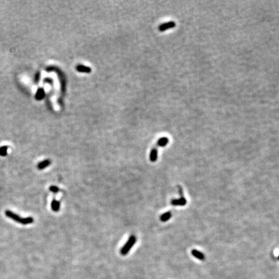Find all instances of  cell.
Returning a JSON list of instances; mask_svg holds the SVG:
<instances>
[{
  "label": "cell",
  "instance_id": "cell-1",
  "mask_svg": "<svg viewBox=\"0 0 279 279\" xmlns=\"http://www.w3.org/2000/svg\"><path fill=\"white\" fill-rule=\"evenodd\" d=\"M5 215L10 218L12 220H14L18 223H20L23 225H27L34 222V218L31 216H29L26 218H22L20 216L14 213V212H12L9 210H6L5 211Z\"/></svg>",
  "mask_w": 279,
  "mask_h": 279
},
{
  "label": "cell",
  "instance_id": "cell-2",
  "mask_svg": "<svg viewBox=\"0 0 279 279\" xmlns=\"http://www.w3.org/2000/svg\"><path fill=\"white\" fill-rule=\"evenodd\" d=\"M136 240H137L136 237L135 235H131L129 238L127 242H126L125 244L122 248L120 250L121 255L123 256L127 255V253L131 251V248L133 247V245L136 244Z\"/></svg>",
  "mask_w": 279,
  "mask_h": 279
},
{
  "label": "cell",
  "instance_id": "cell-3",
  "mask_svg": "<svg viewBox=\"0 0 279 279\" xmlns=\"http://www.w3.org/2000/svg\"><path fill=\"white\" fill-rule=\"evenodd\" d=\"M176 25V23L175 22H169L168 23H165L164 24H162L159 26V30L160 31H165V30H168L169 29L174 28Z\"/></svg>",
  "mask_w": 279,
  "mask_h": 279
},
{
  "label": "cell",
  "instance_id": "cell-4",
  "mask_svg": "<svg viewBox=\"0 0 279 279\" xmlns=\"http://www.w3.org/2000/svg\"><path fill=\"white\" fill-rule=\"evenodd\" d=\"M186 204H187V200L184 197L182 196L178 199H174L171 201V204L173 205H180V206H184Z\"/></svg>",
  "mask_w": 279,
  "mask_h": 279
},
{
  "label": "cell",
  "instance_id": "cell-5",
  "mask_svg": "<svg viewBox=\"0 0 279 279\" xmlns=\"http://www.w3.org/2000/svg\"><path fill=\"white\" fill-rule=\"evenodd\" d=\"M51 160H49V159H46V160H45L41 162H39L38 164V169H39V170H42V169H44L45 168H47L49 167V166L51 165Z\"/></svg>",
  "mask_w": 279,
  "mask_h": 279
},
{
  "label": "cell",
  "instance_id": "cell-6",
  "mask_svg": "<svg viewBox=\"0 0 279 279\" xmlns=\"http://www.w3.org/2000/svg\"><path fill=\"white\" fill-rule=\"evenodd\" d=\"M150 160L152 162H155L157 160L158 158V149L157 148H152L151 152H150V156H149Z\"/></svg>",
  "mask_w": 279,
  "mask_h": 279
},
{
  "label": "cell",
  "instance_id": "cell-7",
  "mask_svg": "<svg viewBox=\"0 0 279 279\" xmlns=\"http://www.w3.org/2000/svg\"><path fill=\"white\" fill-rule=\"evenodd\" d=\"M51 208L55 212H58L60 209V202L54 198L51 202Z\"/></svg>",
  "mask_w": 279,
  "mask_h": 279
},
{
  "label": "cell",
  "instance_id": "cell-8",
  "mask_svg": "<svg viewBox=\"0 0 279 279\" xmlns=\"http://www.w3.org/2000/svg\"><path fill=\"white\" fill-rule=\"evenodd\" d=\"M191 254L193 255L195 257H196L198 259H199V260L204 261L205 256H204V255L202 253H201L200 251H198L196 249H192V251H191Z\"/></svg>",
  "mask_w": 279,
  "mask_h": 279
},
{
  "label": "cell",
  "instance_id": "cell-9",
  "mask_svg": "<svg viewBox=\"0 0 279 279\" xmlns=\"http://www.w3.org/2000/svg\"><path fill=\"white\" fill-rule=\"evenodd\" d=\"M76 70L80 72H85V73H90L91 72V69L87 66H84L79 65L76 67Z\"/></svg>",
  "mask_w": 279,
  "mask_h": 279
},
{
  "label": "cell",
  "instance_id": "cell-10",
  "mask_svg": "<svg viewBox=\"0 0 279 279\" xmlns=\"http://www.w3.org/2000/svg\"><path fill=\"white\" fill-rule=\"evenodd\" d=\"M169 142V139L167 137H163L158 140L157 142V145L160 146V147H164L167 145Z\"/></svg>",
  "mask_w": 279,
  "mask_h": 279
},
{
  "label": "cell",
  "instance_id": "cell-11",
  "mask_svg": "<svg viewBox=\"0 0 279 279\" xmlns=\"http://www.w3.org/2000/svg\"><path fill=\"white\" fill-rule=\"evenodd\" d=\"M45 96V91L43 89H38L36 94V99L38 100H41Z\"/></svg>",
  "mask_w": 279,
  "mask_h": 279
},
{
  "label": "cell",
  "instance_id": "cell-12",
  "mask_svg": "<svg viewBox=\"0 0 279 279\" xmlns=\"http://www.w3.org/2000/svg\"><path fill=\"white\" fill-rule=\"evenodd\" d=\"M171 216H172V214L170 211L166 212L163 215H162V216H160V220L162 222H167L171 218Z\"/></svg>",
  "mask_w": 279,
  "mask_h": 279
},
{
  "label": "cell",
  "instance_id": "cell-13",
  "mask_svg": "<svg viewBox=\"0 0 279 279\" xmlns=\"http://www.w3.org/2000/svg\"><path fill=\"white\" fill-rule=\"evenodd\" d=\"M7 151L8 147L7 146H3V147L0 148V156H5L7 155Z\"/></svg>",
  "mask_w": 279,
  "mask_h": 279
},
{
  "label": "cell",
  "instance_id": "cell-14",
  "mask_svg": "<svg viewBox=\"0 0 279 279\" xmlns=\"http://www.w3.org/2000/svg\"><path fill=\"white\" fill-rule=\"evenodd\" d=\"M49 189L52 192H53V193H55V194L58 193V192L59 191V189L57 187V186H55V185H51Z\"/></svg>",
  "mask_w": 279,
  "mask_h": 279
},
{
  "label": "cell",
  "instance_id": "cell-15",
  "mask_svg": "<svg viewBox=\"0 0 279 279\" xmlns=\"http://www.w3.org/2000/svg\"><path fill=\"white\" fill-rule=\"evenodd\" d=\"M278 260H279V255H278Z\"/></svg>",
  "mask_w": 279,
  "mask_h": 279
}]
</instances>
